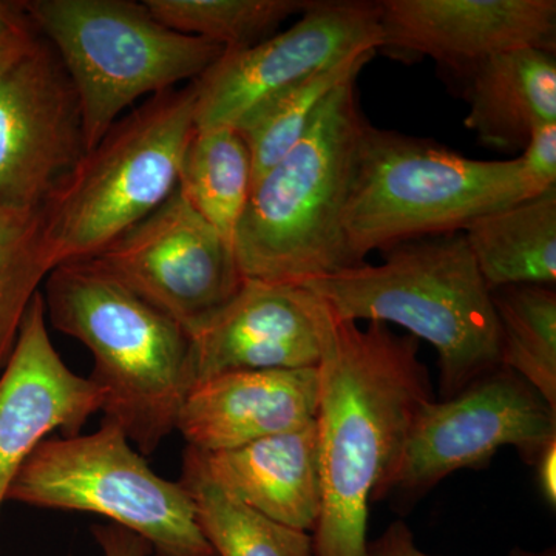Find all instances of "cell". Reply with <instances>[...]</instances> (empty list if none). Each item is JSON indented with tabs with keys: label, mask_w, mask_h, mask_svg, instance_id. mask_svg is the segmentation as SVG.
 <instances>
[{
	"label": "cell",
	"mask_w": 556,
	"mask_h": 556,
	"mask_svg": "<svg viewBox=\"0 0 556 556\" xmlns=\"http://www.w3.org/2000/svg\"><path fill=\"white\" fill-rule=\"evenodd\" d=\"M365 556H434L417 547L415 535L404 521H394L382 535L368 541Z\"/></svg>",
	"instance_id": "cell-29"
},
{
	"label": "cell",
	"mask_w": 556,
	"mask_h": 556,
	"mask_svg": "<svg viewBox=\"0 0 556 556\" xmlns=\"http://www.w3.org/2000/svg\"><path fill=\"white\" fill-rule=\"evenodd\" d=\"M318 399V368L225 372L190 390L175 431L197 452L232 450L309 426Z\"/></svg>",
	"instance_id": "cell-16"
},
{
	"label": "cell",
	"mask_w": 556,
	"mask_h": 556,
	"mask_svg": "<svg viewBox=\"0 0 556 556\" xmlns=\"http://www.w3.org/2000/svg\"><path fill=\"white\" fill-rule=\"evenodd\" d=\"M538 193L518 159L471 160L430 139L365 124L343 212L351 255L463 232L473 219Z\"/></svg>",
	"instance_id": "cell-5"
},
{
	"label": "cell",
	"mask_w": 556,
	"mask_h": 556,
	"mask_svg": "<svg viewBox=\"0 0 556 556\" xmlns=\"http://www.w3.org/2000/svg\"><path fill=\"white\" fill-rule=\"evenodd\" d=\"M94 541L104 556H150L149 544L130 530L116 525L94 526L91 529Z\"/></svg>",
	"instance_id": "cell-28"
},
{
	"label": "cell",
	"mask_w": 556,
	"mask_h": 556,
	"mask_svg": "<svg viewBox=\"0 0 556 556\" xmlns=\"http://www.w3.org/2000/svg\"><path fill=\"white\" fill-rule=\"evenodd\" d=\"M51 270L38 208L0 207V372L16 346L31 300Z\"/></svg>",
	"instance_id": "cell-25"
},
{
	"label": "cell",
	"mask_w": 556,
	"mask_h": 556,
	"mask_svg": "<svg viewBox=\"0 0 556 556\" xmlns=\"http://www.w3.org/2000/svg\"><path fill=\"white\" fill-rule=\"evenodd\" d=\"M336 321L325 300L303 283L244 278L239 292L190 336L193 387L225 372L318 368Z\"/></svg>",
	"instance_id": "cell-13"
},
{
	"label": "cell",
	"mask_w": 556,
	"mask_h": 556,
	"mask_svg": "<svg viewBox=\"0 0 556 556\" xmlns=\"http://www.w3.org/2000/svg\"><path fill=\"white\" fill-rule=\"evenodd\" d=\"M84 262L108 273L190 336L244 281L229 241L178 189L149 217Z\"/></svg>",
	"instance_id": "cell-10"
},
{
	"label": "cell",
	"mask_w": 556,
	"mask_h": 556,
	"mask_svg": "<svg viewBox=\"0 0 556 556\" xmlns=\"http://www.w3.org/2000/svg\"><path fill=\"white\" fill-rule=\"evenodd\" d=\"M376 51L358 54L342 64L324 70L308 79L260 102L233 129L247 142L252 160L254 188L308 131L311 124L332 91L351 79L375 56Z\"/></svg>",
	"instance_id": "cell-22"
},
{
	"label": "cell",
	"mask_w": 556,
	"mask_h": 556,
	"mask_svg": "<svg viewBox=\"0 0 556 556\" xmlns=\"http://www.w3.org/2000/svg\"><path fill=\"white\" fill-rule=\"evenodd\" d=\"M195 109V80L150 97L51 189L38 212L53 269L93 258L178 189Z\"/></svg>",
	"instance_id": "cell-6"
},
{
	"label": "cell",
	"mask_w": 556,
	"mask_h": 556,
	"mask_svg": "<svg viewBox=\"0 0 556 556\" xmlns=\"http://www.w3.org/2000/svg\"><path fill=\"white\" fill-rule=\"evenodd\" d=\"M303 285L338 320L394 324L433 345L441 399L501 367L492 291L464 232L404 241L383 251L382 265L362 263Z\"/></svg>",
	"instance_id": "cell-3"
},
{
	"label": "cell",
	"mask_w": 556,
	"mask_h": 556,
	"mask_svg": "<svg viewBox=\"0 0 556 556\" xmlns=\"http://www.w3.org/2000/svg\"><path fill=\"white\" fill-rule=\"evenodd\" d=\"M380 46L379 2H311L288 30L248 49L225 51L195 80L197 130L236 127L278 91Z\"/></svg>",
	"instance_id": "cell-11"
},
{
	"label": "cell",
	"mask_w": 556,
	"mask_h": 556,
	"mask_svg": "<svg viewBox=\"0 0 556 556\" xmlns=\"http://www.w3.org/2000/svg\"><path fill=\"white\" fill-rule=\"evenodd\" d=\"M555 439L556 408L510 369L496 368L456 396L424 405L372 503H415L448 475L486 466L503 447L532 466Z\"/></svg>",
	"instance_id": "cell-9"
},
{
	"label": "cell",
	"mask_w": 556,
	"mask_h": 556,
	"mask_svg": "<svg viewBox=\"0 0 556 556\" xmlns=\"http://www.w3.org/2000/svg\"><path fill=\"white\" fill-rule=\"evenodd\" d=\"M197 455L208 477L241 503L292 529H316L321 510L316 420L241 447Z\"/></svg>",
	"instance_id": "cell-17"
},
{
	"label": "cell",
	"mask_w": 556,
	"mask_h": 556,
	"mask_svg": "<svg viewBox=\"0 0 556 556\" xmlns=\"http://www.w3.org/2000/svg\"><path fill=\"white\" fill-rule=\"evenodd\" d=\"M86 150L78 94L40 38L0 70V207L39 208Z\"/></svg>",
	"instance_id": "cell-12"
},
{
	"label": "cell",
	"mask_w": 556,
	"mask_h": 556,
	"mask_svg": "<svg viewBox=\"0 0 556 556\" xmlns=\"http://www.w3.org/2000/svg\"><path fill=\"white\" fill-rule=\"evenodd\" d=\"M252 160L233 127L197 130L179 172L178 192L233 248L251 199Z\"/></svg>",
	"instance_id": "cell-21"
},
{
	"label": "cell",
	"mask_w": 556,
	"mask_h": 556,
	"mask_svg": "<svg viewBox=\"0 0 556 556\" xmlns=\"http://www.w3.org/2000/svg\"><path fill=\"white\" fill-rule=\"evenodd\" d=\"M104 399L102 388L73 372L53 346L39 292L0 372V511L31 453L54 431L78 437L87 420L102 412Z\"/></svg>",
	"instance_id": "cell-14"
},
{
	"label": "cell",
	"mask_w": 556,
	"mask_h": 556,
	"mask_svg": "<svg viewBox=\"0 0 556 556\" xmlns=\"http://www.w3.org/2000/svg\"><path fill=\"white\" fill-rule=\"evenodd\" d=\"M518 160L527 181L538 195L556 189V124L533 130Z\"/></svg>",
	"instance_id": "cell-27"
},
{
	"label": "cell",
	"mask_w": 556,
	"mask_h": 556,
	"mask_svg": "<svg viewBox=\"0 0 556 556\" xmlns=\"http://www.w3.org/2000/svg\"><path fill=\"white\" fill-rule=\"evenodd\" d=\"M536 484L548 506H556V439L541 450L535 463Z\"/></svg>",
	"instance_id": "cell-30"
},
{
	"label": "cell",
	"mask_w": 556,
	"mask_h": 556,
	"mask_svg": "<svg viewBox=\"0 0 556 556\" xmlns=\"http://www.w3.org/2000/svg\"><path fill=\"white\" fill-rule=\"evenodd\" d=\"M466 78L470 110L464 124L489 148L525 150L533 130L556 124L552 51H504L481 62Z\"/></svg>",
	"instance_id": "cell-18"
},
{
	"label": "cell",
	"mask_w": 556,
	"mask_h": 556,
	"mask_svg": "<svg viewBox=\"0 0 556 556\" xmlns=\"http://www.w3.org/2000/svg\"><path fill=\"white\" fill-rule=\"evenodd\" d=\"M510 556H556L555 548H547V551L544 552H527L521 551V548H515V551H511Z\"/></svg>",
	"instance_id": "cell-31"
},
{
	"label": "cell",
	"mask_w": 556,
	"mask_h": 556,
	"mask_svg": "<svg viewBox=\"0 0 556 556\" xmlns=\"http://www.w3.org/2000/svg\"><path fill=\"white\" fill-rule=\"evenodd\" d=\"M318 372L321 510L313 556H365L369 504L433 387L417 339L380 321H336Z\"/></svg>",
	"instance_id": "cell-1"
},
{
	"label": "cell",
	"mask_w": 556,
	"mask_h": 556,
	"mask_svg": "<svg viewBox=\"0 0 556 556\" xmlns=\"http://www.w3.org/2000/svg\"><path fill=\"white\" fill-rule=\"evenodd\" d=\"M39 39L24 0H0V70L24 56Z\"/></svg>",
	"instance_id": "cell-26"
},
{
	"label": "cell",
	"mask_w": 556,
	"mask_h": 556,
	"mask_svg": "<svg viewBox=\"0 0 556 556\" xmlns=\"http://www.w3.org/2000/svg\"><path fill=\"white\" fill-rule=\"evenodd\" d=\"M500 327L501 367L526 380L556 408V291L519 285L492 291Z\"/></svg>",
	"instance_id": "cell-23"
},
{
	"label": "cell",
	"mask_w": 556,
	"mask_h": 556,
	"mask_svg": "<svg viewBox=\"0 0 556 556\" xmlns=\"http://www.w3.org/2000/svg\"><path fill=\"white\" fill-rule=\"evenodd\" d=\"M150 13L182 35L243 50L270 38L288 17L303 13L308 0H144Z\"/></svg>",
	"instance_id": "cell-24"
},
{
	"label": "cell",
	"mask_w": 556,
	"mask_h": 556,
	"mask_svg": "<svg viewBox=\"0 0 556 556\" xmlns=\"http://www.w3.org/2000/svg\"><path fill=\"white\" fill-rule=\"evenodd\" d=\"M43 285L50 324L93 354L104 420L152 455L193 388L189 332L90 262L58 266Z\"/></svg>",
	"instance_id": "cell-2"
},
{
	"label": "cell",
	"mask_w": 556,
	"mask_h": 556,
	"mask_svg": "<svg viewBox=\"0 0 556 556\" xmlns=\"http://www.w3.org/2000/svg\"><path fill=\"white\" fill-rule=\"evenodd\" d=\"M40 38L67 70L93 148L144 97L197 80L223 47L161 24L134 0H24ZM86 150V152H87Z\"/></svg>",
	"instance_id": "cell-7"
},
{
	"label": "cell",
	"mask_w": 556,
	"mask_h": 556,
	"mask_svg": "<svg viewBox=\"0 0 556 556\" xmlns=\"http://www.w3.org/2000/svg\"><path fill=\"white\" fill-rule=\"evenodd\" d=\"M181 485L197 525L217 556H313V536L260 514L218 485L195 450L186 448Z\"/></svg>",
	"instance_id": "cell-20"
},
{
	"label": "cell",
	"mask_w": 556,
	"mask_h": 556,
	"mask_svg": "<svg viewBox=\"0 0 556 556\" xmlns=\"http://www.w3.org/2000/svg\"><path fill=\"white\" fill-rule=\"evenodd\" d=\"M365 124L356 79L348 80L298 144L258 179L233 239L244 278L305 283L358 266L343 212Z\"/></svg>",
	"instance_id": "cell-4"
},
{
	"label": "cell",
	"mask_w": 556,
	"mask_h": 556,
	"mask_svg": "<svg viewBox=\"0 0 556 556\" xmlns=\"http://www.w3.org/2000/svg\"><path fill=\"white\" fill-rule=\"evenodd\" d=\"M380 49L467 76L495 54L556 49L555 0H383Z\"/></svg>",
	"instance_id": "cell-15"
},
{
	"label": "cell",
	"mask_w": 556,
	"mask_h": 556,
	"mask_svg": "<svg viewBox=\"0 0 556 556\" xmlns=\"http://www.w3.org/2000/svg\"><path fill=\"white\" fill-rule=\"evenodd\" d=\"M463 232L490 291L555 287L556 189L482 215Z\"/></svg>",
	"instance_id": "cell-19"
},
{
	"label": "cell",
	"mask_w": 556,
	"mask_h": 556,
	"mask_svg": "<svg viewBox=\"0 0 556 556\" xmlns=\"http://www.w3.org/2000/svg\"><path fill=\"white\" fill-rule=\"evenodd\" d=\"M7 501L101 515L142 538L153 556H217L181 482L159 477L108 420L90 434L46 439L17 471Z\"/></svg>",
	"instance_id": "cell-8"
}]
</instances>
